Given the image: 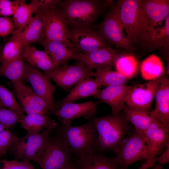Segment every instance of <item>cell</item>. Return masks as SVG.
I'll return each mask as SVG.
<instances>
[{
    "instance_id": "32",
    "label": "cell",
    "mask_w": 169,
    "mask_h": 169,
    "mask_svg": "<svg viewBox=\"0 0 169 169\" xmlns=\"http://www.w3.org/2000/svg\"><path fill=\"white\" fill-rule=\"evenodd\" d=\"M164 25L160 28H156L151 35L148 47L153 50L164 47L168 49L169 44V15L165 19Z\"/></svg>"
},
{
    "instance_id": "2",
    "label": "cell",
    "mask_w": 169,
    "mask_h": 169,
    "mask_svg": "<svg viewBox=\"0 0 169 169\" xmlns=\"http://www.w3.org/2000/svg\"><path fill=\"white\" fill-rule=\"evenodd\" d=\"M56 128V135L77 158L98 153V133L91 120L80 126L61 125Z\"/></svg>"
},
{
    "instance_id": "20",
    "label": "cell",
    "mask_w": 169,
    "mask_h": 169,
    "mask_svg": "<svg viewBox=\"0 0 169 169\" xmlns=\"http://www.w3.org/2000/svg\"><path fill=\"white\" fill-rule=\"evenodd\" d=\"M141 4L148 20L151 37L156 26L169 15V1L141 0Z\"/></svg>"
},
{
    "instance_id": "35",
    "label": "cell",
    "mask_w": 169,
    "mask_h": 169,
    "mask_svg": "<svg viewBox=\"0 0 169 169\" xmlns=\"http://www.w3.org/2000/svg\"><path fill=\"white\" fill-rule=\"evenodd\" d=\"M17 137L9 128L0 123V157L6 154Z\"/></svg>"
},
{
    "instance_id": "10",
    "label": "cell",
    "mask_w": 169,
    "mask_h": 169,
    "mask_svg": "<svg viewBox=\"0 0 169 169\" xmlns=\"http://www.w3.org/2000/svg\"><path fill=\"white\" fill-rule=\"evenodd\" d=\"M67 39L76 53L86 54L99 49L110 48L98 31L90 29L69 28Z\"/></svg>"
},
{
    "instance_id": "25",
    "label": "cell",
    "mask_w": 169,
    "mask_h": 169,
    "mask_svg": "<svg viewBox=\"0 0 169 169\" xmlns=\"http://www.w3.org/2000/svg\"><path fill=\"white\" fill-rule=\"evenodd\" d=\"M22 127L29 134L39 133L44 128L54 129L58 126V123L49 118L48 115L38 113L28 114L24 115L20 122Z\"/></svg>"
},
{
    "instance_id": "19",
    "label": "cell",
    "mask_w": 169,
    "mask_h": 169,
    "mask_svg": "<svg viewBox=\"0 0 169 169\" xmlns=\"http://www.w3.org/2000/svg\"><path fill=\"white\" fill-rule=\"evenodd\" d=\"M44 39L42 12L39 9L22 31L12 33L10 39L17 40L26 46L35 42L40 43Z\"/></svg>"
},
{
    "instance_id": "42",
    "label": "cell",
    "mask_w": 169,
    "mask_h": 169,
    "mask_svg": "<svg viewBox=\"0 0 169 169\" xmlns=\"http://www.w3.org/2000/svg\"><path fill=\"white\" fill-rule=\"evenodd\" d=\"M62 169H77L75 162L71 161Z\"/></svg>"
},
{
    "instance_id": "16",
    "label": "cell",
    "mask_w": 169,
    "mask_h": 169,
    "mask_svg": "<svg viewBox=\"0 0 169 169\" xmlns=\"http://www.w3.org/2000/svg\"><path fill=\"white\" fill-rule=\"evenodd\" d=\"M14 93L21 105L24 112L38 113L48 115L51 109L45 101L37 95L32 88L23 84L22 81L13 83Z\"/></svg>"
},
{
    "instance_id": "22",
    "label": "cell",
    "mask_w": 169,
    "mask_h": 169,
    "mask_svg": "<svg viewBox=\"0 0 169 169\" xmlns=\"http://www.w3.org/2000/svg\"><path fill=\"white\" fill-rule=\"evenodd\" d=\"M39 43L57 67L73 59L76 53L68 44L62 41L44 39Z\"/></svg>"
},
{
    "instance_id": "28",
    "label": "cell",
    "mask_w": 169,
    "mask_h": 169,
    "mask_svg": "<svg viewBox=\"0 0 169 169\" xmlns=\"http://www.w3.org/2000/svg\"><path fill=\"white\" fill-rule=\"evenodd\" d=\"M140 69L142 78L150 81L161 77L164 70L160 59L154 54L150 55L142 61Z\"/></svg>"
},
{
    "instance_id": "14",
    "label": "cell",
    "mask_w": 169,
    "mask_h": 169,
    "mask_svg": "<svg viewBox=\"0 0 169 169\" xmlns=\"http://www.w3.org/2000/svg\"><path fill=\"white\" fill-rule=\"evenodd\" d=\"M163 77L132 86L125 98V102L128 107L151 111L157 88Z\"/></svg>"
},
{
    "instance_id": "1",
    "label": "cell",
    "mask_w": 169,
    "mask_h": 169,
    "mask_svg": "<svg viewBox=\"0 0 169 169\" xmlns=\"http://www.w3.org/2000/svg\"><path fill=\"white\" fill-rule=\"evenodd\" d=\"M118 1L119 18L123 28L127 33L126 37L134 47L135 45L138 44L147 46L151 35L148 22L142 7L141 0Z\"/></svg>"
},
{
    "instance_id": "37",
    "label": "cell",
    "mask_w": 169,
    "mask_h": 169,
    "mask_svg": "<svg viewBox=\"0 0 169 169\" xmlns=\"http://www.w3.org/2000/svg\"><path fill=\"white\" fill-rule=\"evenodd\" d=\"M152 112L155 118L164 124H169V99L156 103L155 108Z\"/></svg>"
},
{
    "instance_id": "43",
    "label": "cell",
    "mask_w": 169,
    "mask_h": 169,
    "mask_svg": "<svg viewBox=\"0 0 169 169\" xmlns=\"http://www.w3.org/2000/svg\"><path fill=\"white\" fill-rule=\"evenodd\" d=\"M152 169H162V167L160 165L156 164L153 166Z\"/></svg>"
},
{
    "instance_id": "15",
    "label": "cell",
    "mask_w": 169,
    "mask_h": 169,
    "mask_svg": "<svg viewBox=\"0 0 169 169\" xmlns=\"http://www.w3.org/2000/svg\"><path fill=\"white\" fill-rule=\"evenodd\" d=\"M99 103V102L92 101L81 103H68L55 108L50 115L56 116L62 125H69L73 120L79 117H83L89 120L95 117L96 106Z\"/></svg>"
},
{
    "instance_id": "4",
    "label": "cell",
    "mask_w": 169,
    "mask_h": 169,
    "mask_svg": "<svg viewBox=\"0 0 169 169\" xmlns=\"http://www.w3.org/2000/svg\"><path fill=\"white\" fill-rule=\"evenodd\" d=\"M98 134V151H115L119 147L129 131L128 121L119 114L90 120Z\"/></svg>"
},
{
    "instance_id": "44",
    "label": "cell",
    "mask_w": 169,
    "mask_h": 169,
    "mask_svg": "<svg viewBox=\"0 0 169 169\" xmlns=\"http://www.w3.org/2000/svg\"><path fill=\"white\" fill-rule=\"evenodd\" d=\"M0 107H2V105L0 103Z\"/></svg>"
},
{
    "instance_id": "33",
    "label": "cell",
    "mask_w": 169,
    "mask_h": 169,
    "mask_svg": "<svg viewBox=\"0 0 169 169\" xmlns=\"http://www.w3.org/2000/svg\"><path fill=\"white\" fill-rule=\"evenodd\" d=\"M25 46L17 40L10 39L4 46L0 60L5 64L10 61L22 56Z\"/></svg>"
},
{
    "instance_id": "34",
    "label": "cell",
    "mask_w": 169,
    "mask_h": 169,
    "mask_svg": "<svg viewBox=\"0 0 169 169\" xmlns=\"http://www.w3.org/2000/svg\"><path fill=\"white\" fill-rule=\"evenodd\" d=\"M0 103L2 107L7 108L20 114L24 115L23 109L16 101L13 93L0 83Z\"/></svg>"
},
{
    "instance_id": "46",
    "label": "cell",
    "mask_w": 169,
    "mask_h": 169,
    "mask_svg": "<svg viewBox=\"0 0 169 169\" xmlns=\"http://www.w3.org/2000/svg\"></svg>"
},
{
    "instance_id": "30",
    "label": "cell",
    "mask_w": 169,
    "mask_h": 169,
    "mask_svg": "<svg viewBox=\"0 0 169 169\" xmlns=\"http://www.w3.org/2000/svg\"><path fill=\"white\" fill-rule=\"evenodd\" d=\"M114 65L117 72L129 79L136 74L139 63L132 54H119L115 61Z\"/></svg>"
},
{
    "instance_id": "40",
    "label": "cell",
    "mask_w": 169,
    "mask_h": 169,
    "mask_svg": "<svg viewBox=\"0 0 169 169\" xmlns=\"http://www.w3.org/2000/svg\"><path fill=\"white\" fill-rule=\"evenodd\" d=\"M156 103L164 100L169 99V81L163 77L157 88L155 96Z\"/></svg>"
},
{
    "instance_id": "23",
    "label": "cell",
    "mask_w": 169,
    "mask_h": 169,
    "mask_svg": "<svg viewBox=\"0 0 169 169\" xmlns=\"http://www.w3.org/2000/svg\"><path fill=\"white\" fill-rule=\"evenodd\" d=\"M49 0H32L27 4L25 1L22 0L13 19L15 29V31H22L33 17V15L41 8L46 7L50 4Z\"/></svg>"
},
{
    "instance_id": "18",
    "label": "cell",
    "mask_w": 169,
    "mask_h": 169,
    "mask_svg": "<svg viewBox=\"0 0 169 169\" xmlns=\"http://www.w3.org/2000/svg\"><path fill=\"white\" fill-rule=\"evenodd\" d=\"M132 87L126 84L107 86L99 90L93 96L109 105L111 108L112 114H117L126 107L125 99Z\"/></svg>"
},
{
    "instance_id": "41",
    "label": "cell",
    "mask_w": 169,
    "mask_h": 169,
    "mask_svg": "<svg viewBox=\"0 0 169 169\" xmlns=\"http://www.w3.org/2000/svg\"><path fill=\"white\" fill-rule=\"evenodd\" d=\"M15 30L13 18L0 17V36L4 37Z\"/></svg>"
},
{
    "instance_id": "38",
    "label": "cell",
    "mask_w": 169,
    "mask_h": 169,
    "mask_svg": "<svg viewBox=\"0 0 169 169\" xmlns=\"http://www.w3.org/2000/svg\"><path fill=\"white\" fill-rule=\"evenodd\" d=\"M22 0H0V15L8 17L13 15Z\"/></svg>"
},
{
    "instance_id": "24",
    "label": "cell",
    "mask_w": 169,
    "mask_h": 169,
    "mask_svg": "<svg viewBox=\"0 0 169 169\" xmlns=\"http://www.w3.org/2000/svg\"><path fill=\"white\" fill-rule=\"evenodd\" d=\"M77 169H119L115 157H109L99 153L77 158Z\"/></svg>"
},
{
    "instance_id": "26",
    "label": "cell",
    "mask_w": 169,
    "mask_h": 169,
    "mask_svg": "<svg viewBox=\"0 0 169 169\" xmlns=\"http://www.w3.org/2000/svg\"><path fill=\"white\" fill-rule=\"evenodd\" d=\"M22 57L28 64L43 70L44 72L57 68L47 54L34 46H25Z\"/></svg>"
},
{
    "instance_id": "8",
    "label": "cell",
    "mask_w": 169,
    "mask_h": 169,
    "mask_svg": "<svg viewBox=\"0 0 169 169\" xmlns=\"http://www.w3.org/2000/svg\"><path fill=\"white\" fill-rule=\"evenodd\" d=\"M51 130L46 129L41 133L27 134L22 138L17 137L8 151L15 160L33 161L37 163L38 158Z\"/></svg>"
},
{
    "instance_id": "5",
    "label": "cell",
    "mask_w": 169,
    "mask_h": 169,
    "mask_svg": "<svg viewBox=\"0 0 169 169\" xmlns=\"http://www.w3.org/2000/svg\"><path fill=\"white\" fill-rule=\"evenodd\" d=\"M118 0L109 10L103 20L97 26L98 31L109 44L126 49L131 54L137 48L134 47L124 35L119 18Z\"/></svg>"
},
{
    "instance_id": "6",
    "label": "cell",
    "mask_w": 169,
    "mask_h": 169,
    "mask_svg": "<svg viewBox=\"0 0 169 169\" xmlns=\"http://www.w3.org/2000/svg\"><path fill=\"white\" fill-rule=\"evenodd\" d=\"M72 155L57 135L47 136L37 163L42 169H62L71 161Z\"/></svg>"
},
{
    "instance_id": "12",
    "label": "cell",
    "mask_w": 169,
    "mask_h": 169,
    "mask_svg": "<svg viewBox=\"0 0 169 169\" xmlns=\"http://www.w3.org/2000/svg\"><path fill=\"white\" fill-rule=\"evenodd\" d=\"M93 71L78 61L72 65L64 64L44 73L59 86L67 91L73 86L91 76Z\"/></svg>"
},
{
    "instance_id": "7",
    "label": "cell",
    "mask_w": 169,
    "mask_h": 169,
    "mask_svg": "<svg viewBox=\"0 0 169 169\" xmlns=\"http://www.w3.org/2000/svg\"><path fill=\"white\" fill-rule=\"evenodd\" d=\"M119 169H128L132 164L147 160L148 151L143 135L136 131L125 137L115 151Z\"/></svg>"
},
{
    "instance_id": "13",
    "label": "cell",
    "mask_w": 169,
    "mask_h": 169,
    "mask_svg": "<svg viewBox=\"0 0 169 169\" xmlns=\"http://www.w3.org/2000/svg\"><path fill=\"white\" fill-rule=\"evenodd\" d=\"M24 78L30 83L33 91L45 101L52 111L54 107V98L55 88L49 78L29 64H25Z\"/></svg>"
},
{
    "instance_id": "31",
    "label": "cell",
    "mask_w": 169,
    "mask_h": 169,
    "mask_svg": "<svg viewBox=\"0 0 169 169\" xmlns=\"http://www.w3.org/2000/svg\"><path fill=\"white\" fill-rule=\"evenodd\" d=\"M91 76H94L98 79L101 86L106 87L126 84L128 80L120 73L110 69L93 71Z\"/></svg>"
},
{
    "instance_id": "11",
    "label": "cell",
    "mask_w": 169,
    "mask_h": 169,
    "mask_svg": "<svg viewBox=\"0 0 169 169\" xmlns=\"http://www.w3.org/2000/svg\"><path fill=\"white\" fill-rule=\"evenodd\" d=\"M40 9L43 23L44 39L62 41L68 44L73 49L67 39L69 28L59 4L51 8Z\"/></svg>"
},
{
    "instance_id": "39",
    "label": "cell",
    "mask_w": 169,
    "mask_h": 169,
    "mask_svg": "<svg viewBox=\"0 0 169 169\" xmlns=\"http://www.w3.org/2000/svg\"><path fill=\"white\" fill-rule=\"evenodd\" d=\"M0 169H34L29 161L0 160Z\"/></svg>"
},
{
    "instance_id": "3",
    "label": "cell",
    "mask_w": 169,
    "mask_h": 169,
    "mask_svg": "<svg viewBox=\"0 0 169 169\" xmlns=\"http://www.w3.org/2000/svg\"><path fill=\"white\" fill-rule=\"evenodd\" d=\"M59 8L71 29H90L106 8L103 1H61Z\"/></svg>"
},
{
    "instance_id": "9",
    "label": "cell",
    "mask_w": 169,
    "mask_h": 169,
    "mask_svg": "<svg viewBox=\"0 0 169 169\" xmlns=\"http://www.w3.org/2000/svg\"><path fill=\"white\" fill-rule=\"evenodd\" d=\"M147 145L148 157L139 169H147L157 155L169 146V124H164L156 118L142 135Z\"/></svg>"
},
{
    "instance_id": "27",
    "label": "cell",
    "mask_w": 169,
    "mask_h": 169,
    "mask_svg": "<svg viewBox=\"0 0 169 169\" xmlns=\"http://www.w3.org/2000/svg\"><path fill=\"white\" fill-rule=\"evenodd\" d=\"M124 116L134 126L135 131L142 135L155 118L152 111L126 107Z\"/></svg>"
},
{
    "instance_id": "45",
    "label": "cell",
    "mask_w": 169,
    "mask_h": 169,
    "mask_svg": "<svg viewBox=\"0 0 169 169\" xmlns=\"http://www.w3.org/2000/svg\"></svg>"
},
{
    "instance_id": "21",
    "label": "cell",
    "mask_w": 169,
    "mask_h": 169,
    "mask_svg": "<svg viewBox=\"0 0 169 169\" xmlns=\"http://www.w3.org/2000/svg\"><path fill=\"white\" fill-rule=\"evenodd\" d=\"M101 86L98 79L88 77L75 85L62 100L55 103L54 109L65 103H72L82 98L93 96Z\"/></svg>"
},
{
    "instance_id": "17",
    "label": "cell",
    "mask_w": 169,
    "mask_h": 169,
    "mask_svg": "<svg viewBox=\"0 0 169 169\" xmlns=\"http://www.w3.org/2000/svg\"><path fill=\"white\" fill-rule=\"evenodd\" d=\"M119 54L116 49L102 48L86 54L76 53L73 59L83 64L89 69H111Z\"/></svg>"
},
{
    "instance_id": "36",
    "label": "cell",
    "mask_w": 169,
    "mask_h": 169,
    "mask_svg": "<svg viewBox=\"0 0 169 169\" xmlns=\"http://www.w3.org/2000/svg\"><path fill=\"white\" fill-rule=\"evenodd\" d=\"M22 116L18 113L6 108L0 107V123L8 128L20 122Z\"/></svg>"
},
{
    "instance_id": "29",
    "label": "cell",
    "mask_w": 169,
    "mask_h": 169,
    "mask_svg": "<svg viewBox=\"0 0 169 169\" xmlns=\"http://www.w3.org/2000/svg\"><path fill=\"white\" fill-rule=\"evenodd\" d=\"M25 64L22 56L1 65L0 77L4 76L13 83L22 81L24 79Z\"/></svg>"
}]
</instances>
